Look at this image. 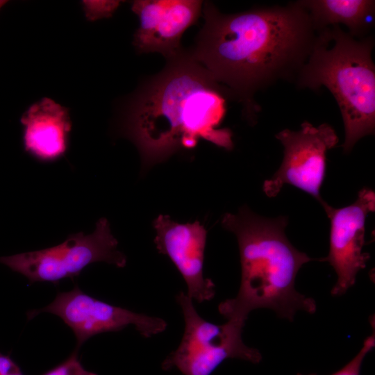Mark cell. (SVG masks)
<instances>
[{
	"label": "cell",
	"instance_id": "cell-1",
	"mask_svg": "<svg viewBox=\"0 0 375 375\" xmlns=\"http://www.w3.org/2000/svg\"><path fill=\"white\" fill-rule=\"evenodd\" d=\"M205 22L190 53L255 124L260 107L255 94L279 81L294 83L312 49L317 33L299 0L285 6H260L221 13L210 2Z\"/></svg>",
	"mask_w": 375,
	"mask_h": 375
},
{
	"label": "cell",
	"instance_id": "cell-2",
	"mask_svg": "<svg viewBox=\"0 0 375 375\" xmlns=\"http://www.w3.org/2000/svg\"><path fill=\"white\" fill-rule=\"evenodd\" d=\"M129 101L122 131L139 150L144 169L168 159L200 139L231 150L232 132L220 128L230 91L190 53L171 58Z\"/></svg>",
	"mask_w": 375,
	"mask_h": 375
},
{
	"label": "cell",
	"instance_id": "cell-3",
	"mask_svg": "<svg viewBox=\"0 0 375 375\" xmlns=\"http://www.w3.org/2000/svg\"><path fill=\"white\" fill-rule=\"evenodd\" d=\"M288 223L286 216L264 217L247 206L223 216L222 226L237 238L241 264L237 296L218 307L227 320L246 322L249 312L258 308L271 309L290 321L299 310L315 312V301L295 289L299 270L315 259L289 241L285 233Z\"/></svg>",
	"mask_w": 375,
	"mask_h": 375
},
{
	"label": "cell",
	"instance_id": "cell-4",
	"mask_svg": "<svg viewBox=\"0 0 375 375\" xmlns=\"http://www.w3.org/2000/svg\"><path fill=\"white\" fill-rule=\"evenodd\" d=\"M374 39H356L340 25L318 32L307 62L294 83L317 91L326 87L338 105L344 127L343 151L375 131Z\"/></svg>",
	"mask_w": 375,
	"mask_h": 375
},
{
	"label": "cell",
	"instance_id": "cell-5",
	"mask_svg": "<svg viewBox=\"0 0 375 375\" xmlns=\"http://www.w3.org/2000/svg\"><path fill=\"white\" fill-rule=\"evenodd\" d=\"M176 301L183 315L185 330L178 347L162 362L164 370L176 368L183 375H210L228 358L255 364L261 361L260 351L242 341L244 322L227 320L219 325L206 320L184 292L178 293Z\"/></svg>",
	"mask_w": 375,
	"mask_h": 375
},
{
	"label": "cell",
	"instance_id": "cell-6",
	"mask_svg": "<svg viewBox=\"0 0 375 375\" xmlns=\"http://www.w3.org/2000/svg\"><path fill=\"white\" fill-rule=\"evenodd\" d=\"M117 245L108 220L102 217L90 234L79 232L53 247L1 256L0 263L22 274L31 283H58L62 279L78 276L84 268L96 262L125 267L126 257L117 249Z\"/></svg>",
	"mask_w": 375,
	"mask_h": 375
},
{
	"label": "cell",
	"instance_id": "cell-7",
	"mask_svg": "<svg viewBox=\"0 0 375 375\" xmlns=\"http://www.w3.org/2000/svg\"><path fill=\"white\" fill-rule=\"evenodd\" d=\"M276 138L283 147V158L279 169L263 183L269 197H276L285 184H290L312 196L320 204V195L326 172L327 151L339 142L335 129L324 123L315 126L303 122L300 129H283Z\"/></svg>",
	"mask_w": 375,
	"mask_h": 375
},
{
	"label": "cell",
	"instance_id": "cell-8",
	"mask_svg": "<svg viewBox=\"0 0 375 375\" xmlns=\"http://www.w3.org/2000/svg\"><path fill=\"white\" fill-rule=\"evenodd\" d=\"M42 312L58 316L71 328L76 338V350L95 335L119 331L128 325H133L145 338L162 333L167 326L161 318L138 313L94 298L77 285L71 291L58 293L47 306L28 311V319Z\"/></svg>",
	"mask_w": 375,
	"mask_h": 375
},
{
	"label": "cell",
	"instance_id": "cell-9",
	"mask_svg": "<svg viewBox=\"0 0 375 375\" xmlns=\"http://www.w3.org/2000/svg\"><path fill=\"white\" fill-rule=\"evenodd\" d=\"M321 205L331 222L329 252L322 260L328 262L337 274L331 294L340 296L355 284L358 273L370 258L362 248L366 218L375 209V193L363 188L355 202L343 208L332 207L326 201Z\"/></svg>",
	"mask_w": 375,
	"mask_h": 375
},
{
	"label": "cell",
	"instance_id": "cell-10",
	"mask_svg": "<svg viewBox=\"0 0 375 375\" xmlns=\"http://www.w3.org/2000/svg\"><path fill=\"white\" fill-rule=\"evenodd\" d=\"M154 242L159 253L167 256L187 285V294L197 302L211 300L215 285L203 275L207 231L199 221L180 224L167 215L153 221Z\"/></svg>",
	"mask_w": 375,
	"mask_h": 375
},
{
	"label": "cell",
	"instance_id": "cell-11",
	"mask_svg": "<svg viewBox=\"0 0 375 375\" xmlns=\"http://www.w3.org/2000/svg\"><path fill=\"white\" fill-rule=\"evenodd\" d=\"M199 0H136L132 11L140 19L133 44L138 53L158 52L167 59L181 51L183 33L202 11Z\"/></svg>",
	"mask_w": 375,
	"mask_h": 375
},
{
	"label": "cell",
	"instance_id": "cell-12",
	"mask_svg": "<svg viewBox=\"0 0 375 375\" xmlns=\"http://www.w3.org/2000/svg\"><path fill=\"white\" fill-rule=\"evenodd\" d=\"M20 122L26 153L43 162H53L65 155L72 129L67 108L45 97L32 104Z\"/></svg>",
	"mask_w": 375,
	"mask_h": 375
},
{
	"label": "cell",
	"instance_id": "cell-13",
	"mask_svg": "<svg viewBox=\"0 0 375 375\" xmlns=\"http://www.w3.org/2000/svg\"><path fill=\"white\" fill-rule=\"evenodd\" d=\"M308 11L316 33L343 24L356 39L366 38L374 26V0H299Z\"/></svg>",
	"mask_w": 375,
	"mask_h": 375
},
{
	"label": "cell",
	"instance_id": "cell-14",
	"mask_svg": "<svg viewBox=\"0 0 375 375\" xmlns=\"http://www.w3.org/2000/svg\"><path fill=\"white\" fill-rule=\"evenodd\" d=\"M375 346L374 331L365 338L362 347L355 357L346 365L338 372L331 375H360L362 363L365 357L372 350ZM297 375H304L298 373ZM307 375H317L316 374H309Z\"/></svg>",
	"mask_w": 375,
	"mask_h": 375
},
{
	"label": "cell",
	"instance_id": "cell-15",
	"mask_svg": "<svg viewBox=\"0 0 375 375\" xmlns=\"http://www.w3.org/2000/svg\"><path fill=\"white\" fill-rule=\"evenodd\" d=\"M119 4V1H82L85 17L90 21L110 17L117 10Z\"/></svg>",
	"mask_w": 375,
	"mask_h": 375
},
{
	"label": "cell",
	"instance_id": "cell-16",
	"mask_svg": "<svg viewBox=\"0 0 375 375\" xmlns=\"http://www.w3.org/2000/svg\"><path fill=\"white\" fill-rule=\"evenodd\" d=\"M42 375H97L86 370L78 359V350L63 362L57 365Z\"/></svg>",
	"mask_w": 375,
	"mask_h": 375
},
{
	"label": "cell",
	"instance_id": "cell-17",
	"mask_svg": "<svg viewBox=\"0 0 375 375\" xmlns=\"http://www.w3.org/2000/svg\"><path fill=\"white\" fill-rule=\"evenodd\" d=\"M21 372L19 367L7 355L0 353V375H10Z\"/></svg>",
	"mask_w": 375,
	"mask_h": 375
},
{
	"label": "cell",
	"instance_id": "cell-18",
	"mask_svg": "<svg viewBox=\"0 0 375 375\" xmlns=\"http://www.w3.org/2000/svg\"><path fill=\"white\" fill-rule=\"evenodd\" d=\"M7 3V1L0 0V9Z\"/></svg>",
	"mask_w": 375,
	"mask_h": 375
},
{
	"label": "cell",
	"instance_id": "cell-19",
	"mask_svg": "<svg viewBox=\"0 0 375 375\" xmlns=\"http://www.w3.org/2000/svg\"><path fill=\"white\" fill-rule=\"evenodd\" d=\"M10 375H23V374L22 373V372H19Z\"/></svg>",
	"mask_w": 375,
	"mask_h": 375
}]
</instances>
